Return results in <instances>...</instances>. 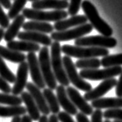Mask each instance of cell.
<instances>
[{
  "label": "cell",
  "mask_w": 122,
  "mask_h": 122,
  "mask_svg": "<svg viewBox=\"0 0 122 122\" xmlns=\"http://www.w3.org/2000/svg\"><path fill=\"white\" fill-rule=\"evenodd\" d=\"M117 83V81L114 77L105 80V81L101 82L97 87L88 92H86L83 97L86 101H92L101 98V97L107 94L108 91H110L114 86H116Z\"/></svg>",
  "instance_id": "12"
},
{
  "label": "cell",
  "mask_w": 122,
  "mask_h": 122,
  "mask_svg": "<svg viewBox=\"0 0 122 122\" xmlns=\"http://www.w3.org/2000/svg\"><path fill=\"white\" fill-rule=\"evenodd\" d=\"M25 88H26L27 91L30 94V95L33 97L34 101L36 102L37 107L41 113L43 115H46V116L49 115L50 113V111L47 105L46 100H45L43 92L40 91V89L37 87L33 83L31 82L27 83Z\"/></svg>",
  "instance_id": "14"
},
{
  "label": "cell",
  "mask_w": 122,
  "mask_h": 122,
  "mask_svg": "<svg viewBox=\"0 0 122 122\" xmlns=\"http://www.w3.org/2000/svg\"><path fill=\"white\" fill-rule=\"evenodd\" d=\"M122 72V67L112 66L103 70H82L80 72V76L84 80L90 81H105V80L114 78L116 76L120 75Z\"/></svg>",
  "instance_id": "8"
},
{
  "label": "cell",
  "mask_w": 122,
  "mask_h": 122,
  "mask_svg": "<svg viewBox=\"0 0 122 122\" xmlns=\"http://www.w3.org/2000/svg\"><path fill=\"white\" fill-rule=\"evenodd\" d=\"M0 76L8 83H14L15 81V75L11 71L1 56H0Z\"/></svg>",
  "instance_id": "30"
},
{
  "label": "cell",
  "mask_w": 122,
  "mask_h": 122,
  "mask_svg": "<svg viewBox=\"0 0 122 122\" xmlns=\"http://www.w3.org/2000/svg\"><path fill=\"white\" fill-rule=\"evenodd\" d=\"M104 122H111V121L110 120H109V119H106Z\"/></svg>",
  "instance_id": "47"
},
{
  "label": "cell",
  "mask_w": 122,
  "mask_h": 122,
  "mask_svg": "<svg viewBox=\"0 0 122 122\" xmlns=\"http://www.w3.org/2000/svg\"><path fill=\"white\" fill-rule=\"evenodd\" d=\"M56 97L58 100L59 104L62 107L64 111L70 114L71 116H74L77 114V108H76L72 101H70L65 87L62 85L56 86Z\"/></svg>",
  "instance_id": "16"
},
{
  "label": "cell",
  "mask_w": 122,
  "mask_h": 122,
  "mask_svg": "<svg viewBox=\"0 0 122 122\" xmlns=\"http://www.w3.org/2000/svg\"><path fill=\"white\" fill-rule=\"evenodd\" d=\"M103 112L101 110L96 109L91 114V122H104L102 121Z\"/></svg>",
  "instance_id": "37"
},
{
  "label": "cell",
  "mask_w": 122,
  "mask_h": 122,
  "mask_svg": "<svg viewBox=\"0 0 122 122\" xmlns=\"http://www.w3.org/2000/svg\"><path fill=\"white\" fill-rule=\"evenodd\" d=\"M70 3L66 0H39L32 3L34 9L42 10L46 9H52L55 10H63L69 7Z\"/></svg>",
  "instance_id": "18"
},
{
  "label": "cell",
  "mask_w": 122,
  "mask_h": 122,
  "mask_svg": "<svg viewBox=\"0 0 122 122\" xmlns=\"http://www.w3.org/2000/svg\"><path fill=\"white\" fill-rule=\"evenodd\" d=\"M76 67L82 70H95L101 66V60L97 58L80 59L75 63Z\"/></svg>",
  "instance_id": "27"
},
{
  "label": "cell",
  "mask_w": 122,
  "mask_h": 122,
  "mask_svg": "<svg viewBox=\"0 0 122 122\" xmlns=\"http://www.w3.org/2000/svg\"><path fill=\"white\" fill-rule=\"evenodd\" d=\"M20 95L22 103H24L25 105V109L29 113V116L34 121H39L40 117H41L40 111L37 107L36 102L34 101L33 97L28 91H23Z\"/></svg>",
  "instance_id": "20"
},
{
  "label": "cell",
  "mask_w": 122,
  "mask_h": 122,
  "mask_svg": "<svg viewBox=\"0 0 122 122\" xmlns=\"http://www.w3.org/2000/svg\"><path fill=\"white\" fill-rule=\"evenodd\" d=\"M76 119L77 122H90L89 119L87 118V117H86V115L83 114L81 112L76 114Z\"/></svg>",
  "instance_id": "39"
},
{
  "label": "cell",
  "mask_w": 122,
  "mask_h": 122,
  "mask_svg": "<svg viewBox=\"0 0 122 122\" xmlns=\"http://www.w3.org/2000/svg\"><path fill=\"white\" fill-rule=\"evenodd\" d=\"M91 24L86 23L79 26H76L72 30H67L64 31H56L53 32L51 33L50 38L54 41L62 42V41H69L72 40H76L81 38L85 35L90 33L93 30Z\"/></svg>",
  "instance_id": "7"
},
{
  "label": "cell",
  "mask_w": 122,
  "mask_h": 122,
  "mask_svg": "<svg viewBox=\"0 0 122 122\" xmlns=\"http://www.w3.org/2000/svg\"><path fill=\"white\" fill-rule=\"evenodd\" d=\"M33 120L31 119V117L29 115L25 114L21 117V122H32Z\"/></svg>",
  "instance_id": "41"
},
{
  "label": "cell",
  "mask_w": 122,
  "mask_h": 122,
  "mask_svg": "<svg viewBox=\"0 0 122 122\" xmlns=\"http://www.w3.org/2000/svg\"><path fill=\"white\" fill-rule=\"evenodd\" d=\"M86 22H87V19L85 15H76L67 20H62L56 22L53 25V28L56 31H64L67 30L69 28L86 24Z\"/></svg>",
  "instance_id": "17"
},
{
  "label": "cell",
  "mask_w": 122,
  "mask_h": 122,
  "mask_svg": "<svg viewBox=\"0 0 122 122\" xmlns=\"http://www.w3.org/2000/svg\"><path fill=\"white\" fill-rule=\"evenodd\" d=\"M26 109L22 106H1L0 105V117H14L23 116L26 113Z\"/></svg>",
  "instance_id": "25"
},
{
  "label": "cell",
  "mask_w": 122,
  "mask_h": 122,
  "mask_svg": "<svg viewBox=\"0 0 122 122\" xmlns=\"http://www.w3.org/2000/svg\"><path fill=\"white\" fill-rule=\"evenodd\" d=\"M38 60H39L41 73L46 86H47L49 89L52 90V91L56 90L57 83L53 71L52 66H51L50 50L47 46H43L40 49Z\"/></svg>",
  "instance_id": "4"
},
{
  "label": "cell",
  "mask_w": 122,
  "mask_h": 122,
  "mask_svg": "<svg viewBox=\"0 0 122 122\" xmlns=\"http://www.w3.org/2000/svg\"><path fill=\"white\" fill-rule=\"evenodd\" d=\"M117 40L111 36H91L81 37L75 40V46L86 47H100V48H114L117 46Z\"/></svg>",
  "instance_id": "9"
},
{
  "label": "cell",
  "mask_w": 122,
  "mask_h": 122,
  "mask_svg": "<svg viewBox=\"0 0 122 122\" xmlns=\"http://www.w3.org/2000/svg\"><path fill=\"white\" fill-rule=\"evenodd\" d=\"M0 91H2L5 94H9L12 92V87L9 84L7 81H5L4 79H2L0 76Z\"/></svg>",
  "instance_id": "36"
},
{
  "label": "cell",
  "mask_w": 122,
  "mask_h": 122,
  "mask_svg": "<svg viewBox=\"0 0 122 122\" xmlns=\"http://www.w3.org/2000/svg\"><path fill=\"white\" fill-rule=\"evenodd\" d=\"M113 122H122V121H117V120H115L114 121H113Z\"/></svg>",
  "instance_id": "48"
},
{
  "label": "cell",
  "mask_w": 122,
  "mask_h": 122,
  "mask_svg": "<svg viewBox=\"0 0 122 122\" xmlns=\"http://www.w3.org/2000/svg\"><path fill=\"white\" fill-rule=\"evenodd\" d=\"M0 56L2 59L15 63H21L26 59V56L22 53L9 50V48L3 46H0Z\"/></svg>",
  "instance_id": "24"
},
{
  "label": "cell",
  "mask_w": 122,
  "mask_h": 122,
  "mask_svg": "<svg viewBox=\"0 0 122 122\" xmlns=\"http://www.w3.org/2000/svg\"><path fill=\"white\" fill-rule=\"evenodd\" d=\"M85 16L90 21L93 27H94L99 33L104 36H111L113 34V30L104 20L100 17L96 7L88 0H84L81 3Z\"/></svg>",
  "instance_id": "1"
},
{
  "label": "cell",
  "mask_w": 122,
  "mask_h": 122,
  "mask_svg": "<svg viewBox=\"0 0 122 122\" xmlns=\"http://www.w3.org/2000/svg\"><path fill=\"white\" fill-rule=\"evenodd\" d=\"M63 63L64 69L66 70V76L70 82L74 85L77 89L82 91L88 92L92 90L91 83L85 81L76 71V67L70 56H64L63 57Z\"/></svg>",
  "instance_id": "6"
},
{
  "label": "cell",
  "mask_w": 122,
  "mask_h": 122,
  "mask_svg": "<svg viewBox=\"0 0 122 122\" xmlns=\"http://www.w3.org/2000/svg\"><path fill=\"white\" fill-rule=\"evenodd\" d=\"M9 25V19L3 11L2 5L0 4V26L2 29L8 28Z\"/></svg>",
  "instance_id": "34"
},
{
  "label": "cell",
  "mask_w": 122,
  "mask_h": 122,
  "mask_svg": "<svg viewBox=\"0 0 122 122\" xmlns=\"http://www.w3.org/2000/svg\"><path fill=\"white\" fill-rule=\"evenodd\" d=\"M24 22L25 17L23 15H19L16 18H15L5 32L4 37H3L5 41L9 43V42L13 40L20 33V30L21 27H22Z\"/></svg>",
  "instance_id": "22"
},
{
  "label": "cell",
  "mask_w": 122,
  "mask_h": 122,
  "mask_svg": "<svg viewBox=\"0 0 122 122\" xmlns=\"http://www.w3.org/2000/svg\"><path fill=\"white\" fill-rule=\"evenodd\" d=\"M19 40L28 41L31 43H37V44H43L44 46H49L52 44V39L48 36L46 34L38 33V32L33 31H24L20 32L18 34Z\"/></svg>",
  "instance_id": "15"
},
{
  "label": "cell",
  "mask_w": 122,
  "mask_h": 122,
  "mask_svg": "<svg viewBox=\"0 0 122 122\" xmlns=\"http://www.w3.org/2000/svg\"><path fill=\"white\" fill-rule=\"evenodd\" d=\"M4 33H5L4 29L0 28V42H1V40L3 39V37H4Z\"/></svg>",
  "instance_id": "45"
},
{
  "label": "cell",
  "mask_w": 122,
  "mask_h": 122,
  "mask_svg": "<svg viewBox=\"0 0 122 122\" xmlns=\"http://www.w3.org/2000/svg\"><path fill=\"white\" fill-rule=\"evenodd\" d=\"M115 92H116V95L117 96V97H122V72L120 74L119 80L117 81Z\"/></svg>",
  "instance_id": "38"
},
{
  "label": "cell",
  "mask_w": 122,
  "mask_h": 122,
  "mask_svg": "<svg viewBox=\"0 0 122 122\" xmlns=\"http://www.w3.org/2000/svg\"><path fill=\"white\" fill-rule=\"evenodd\" d=\"M29 74V66L27 62H22L20 63L18 66L16 76H15V81L14 85L12 88V94L19 96L23 92L25 86L27 84V79Z\"/></svg>",
  "instance_id": "13"
},
{
  "label": "cell",
  "mask_w": 122,
  "mask_h": 122,
  "mask_svg": "<svg viewBox=\"0 0 122 122\" xmlns=\"http://www.w3.org/2000/svg\"><path fill=\"white\" fill-rule=\"evenodd\" d=\"M102 66L105 68L112 66H118L122 65V53L115 54V55H107L104 56L101 60Z\"/></svg>",
  "instance_id": "28"
},
{
  "label": "cell",
  "mask_w": 122,
  "mask_h": 122,
  "mask_svg": "<svg viewBox=\"0 0 122 122\" xmlns=\"http://www.w3.org/2000/svg\"><path fill=\"white\" fill-rule=\"evenodd\" d=\"M61 52L70 57L79 59L96 58L97 56H106L109 55V50L100 47H86L71 45H63L61 46Z\"/></svg>",
  "instance_id": "3"
},
{
  "label": "cell",
  "mask_w": 122,
  "mask_h": 122,
  "mask_svg": "<svg viewBox=\"0 0 122 122\" xmlns=\"http://www.w3.org/2000/svg\"><path fill=\"white\" fill-rule=\"evenodd\" d=\"M51 66L55 76L56 80L60 85L63 86H68L70 85V81L66 76V70L64 69L63 58L61 56V46L59 42L54 41L51 44Z\"/></svg>",
  "instance_id": "2"
},
{
  "label": "cell",
  "mask_w": 122,
  "mask_h": 122,
  "mask_svg": "<svg viewBox=\"0 0 122 122\" xmlns=\"http://www.w3.org/2000/svg\"><path fill=\"white\" fill-rule=\"evenodd\" d=\"M82 0H70V3L68 7V14L71 16L76 15L80 10V7L81 5Z\"/></svg>",
  "instance_id": "33"
},
{
  "label": "cell",
  "mask_w": 122,
  "mask_h": 122,
  "mask_svg": "<svg viewBox=\"0 0 122 122\" xmlns=\"http://www.w3.org/2000/svg\"><path fill=\"white\" fill-rule=\"evenodd\" d=\"M66 91L70 101H72V103L78 110L81 111V113L86 115V116L91 115L93 114L94 108L92 107L91 104H88L87 101L84 99V97H82L77 90H76L73 86H68L66 89Z\"/></svg>",
  "instance_id": "11"
},
{
  "label": "cell",
  "mask_w": 122,
  "mask_h": 122,
  "mask_svg": "<svg viewBox=\"0 0 122 122\" xmlns=\"http://www.w3.org/2000/svg\"><path fill=\"white\" fill-rule=\"evenodd\" d=\"M26 60L29 66V72L31 75L33 83L40 89H44L46 83L42 75L39 60L37 59L36 55L35 53H29L26 56Z\"/></svg>",
  "instance_id": "10"
},
{
  "label": "cell",
  "mask_w": 122,
  "mask_h": 122,
  "mask_svg": "<svg viewBox=\"0 0 122 122\" xmlns=\"http://www.w3.org/2000/svg\"><path fill=\"white\" fill-rule=\"evenodd\" d=\"M38 121L39 122H49V118H48L47 116H46V115H43V116H41L40 117V119Z\"/></svg>",
  "instance_id": "43"
},
{
  "label": "cell",
  "mask_w": 122,
  "mask_h": 122,
  "mask_svg": "<svg viewBox=\"0 0 122 122\" xmlns=\"http://www.w3.org/2000/svg\"><path fill=\"white\" fill-rule=\"evenodd\" d=\"M27 2V0H14L13 3L9 9L8 17L9 20H14L20 14V12L23 10V7Z\"/></svg>",
  "instance_id": "31"
},
{
  "label": "cell",
  "mask_w": 122,
  "mask_h": 122,
  "mask_svg": "<svg viewBox=\"0 0 122 122\" xmlns=\"http://www.w3.org/2000/svg\"><path fill=\"white\" fill-rule=\"evenodd\" d=\"M43 94L50 112H52L53 114H58L60 107L56 96L53 94V91L49 88H44Z\"/></svg>",
  "instance_id": "26"
},
{
  "label": "cell",
  "mask_w": 122,
  "mask_h": 122,
  "mask_svg": "<svg viewBox=\"0 0 122 122\" xmlns=\"http://www.w3.org/2000/svg\"><path fill=\"white\" fill-rule=\"evenodd\" d=\"M0 4L6 9H9L12 5L11 0H0Z\"/></svg>",
  "instance_id": "40"
},
{
  "label": "cell",
  "mask_w": 122,
  "mask_h": 122,
  "mask_svg": "<svg viewBox=\"0 0 122 122\" xmlns=\"http://www.w3.org/2000/svg\"><path fill=\"white\" fill-rule=\"evenodd\" d=\"M103 117L106 119H111L113 118L117 121H122V108H115L106 110L103 113Z\"/></svg>",
  "instance_id": "32"
},
{
  "label": "cell",
  "mask_w": 122,
  "mask_h": 122,
  "mask_svg": "<svg viewBox=\"0 0 122 122\" xmlns=\"http://www.w3.org/2000/svg\"><path fill=\"white\" fill-rule=\"evenodd\" d=\"M49 122H59L58 118L56 114H51L49 117Z\"/></svg>",
  "instance_id": "42"
},
{
  "label": "cell",
  "mask_w": 122,
  "mask_h": 122,
  "mask_svg": "<svg viewBox=\"0 0 122 122\" xmlns=\"http://www.w3.org/2000/svg\"><path fill=\"white\" fill-rule=\"evenodd\" d=\"M22 15L25 18L33 21L40 22H57L65 19L68 16V12L64 10H53L46 12L38 10V9L25 8L22 10Z\"/></svg>",
  "instance_id": "5"
},
{
  "label": "cell",
  "mask_w": 122,
  "mask_h": 122,
  "mask_svg": "<svg viewBox=\"0 0 122 122\" xmlns=\"http://www.w3.org/2000/svg\"><path fill=\"white\" fill-rule=\"evenodd\" d=\"M11 122H21V117L20 116H17V117H12Z\"/></svg>",
  "instance_id": "44"
},
{
  "label": "cell",
  "mask_w": 122,
  "mask_h": 122,
  "mask_svg": "<svg viewBox=\"0 0 122 122\" xmlns=\"http://www.w3.org/2000/svg\"><path fill=\"white\" fill-rule=\"evenodd\" d=\"M91 106L99 110L122 108V97H101L92 101Z\"/></svg>",
  "instance_id": "19"
},
{
  "label": "cell",
  "mask_w": 122,
  "mask_h": 122,
  "mask_svg": "<svg viewBox=\"0 0 122 122\" xmlns=\"http://www.w3.org/2000/svg\"><path fill=\"white\" fill-rule=\"evenodd\" d=\"M27 1H30V2H36V1H39V0H27Z\"/></svg>",
  "instance_id": "46"
},
{
  "label": "cell",
  "mask_w": 122,
  "mask_h": 122,
  "mask_svg": "<svg viewBox=\"0 0 122 122\" xmlns=\"http://www.w3.org/2000/svg\"><path fill=\"white\" fill-rule=\"evenodd\" d=\"M7 48L9 50L17 51V52H28V53H36L40 50V44L31 43L28 41H15L12 40L7 43Z\"/></svg>",
  "instance_id": "21"
},
{
  "label": "cell",
  "mask_w": 122,
  "mask_h": 122,
  "mask_svg": "<svg viewBox=\"0 0 122 122\" xmlns=\"http://www.w3.org/2000/svg\"><path fill=\"white\" fill-rule=\"evenodd\" d=\"M57 118L60 122H75L71 115L65 111H60L57 114Z\"/></svg>",
  "instance_id": "35"
},
{
  "label": "cell",
  "mask_w": 122,
  "mask_h": 122,
  "mask_svg": "<svg viewBox=\"0 0 122 122\" xmlns=\"http://www.w3.org/2000/svg\"><path fill=\"white\" fill-rule=\"evenodd\" d=\"M22 29L25 31H33L42 33H52L53 32V25L46 22L40 21H29L24 22Z\"/></svg>",
  "instance_id": "23"
},
{
  "label": "cell",
  "mask_w": 122,
  "mask_h": 122,
  "mask_svg": "<svg viewBox=\"0 0 122 122\" xmlns=\"http://www.w3.org/2000/svg\"><path fill=\"white\" fill-rule=\"evenodd\" d=\"M0 104L9 106H20L22 104V101L19 96L0 93Z\"/></svg>",
  "instance_id": "29"
},
{
  "label": "cell",
  "mask_w": 122,
  "mask_h": 122,
  "mask_svg": "<svg viewBox=\"0 0 122 122\" xmlns=\"http://www.w3.org/2000/svg\"><path fill=\"white\" fill-rule=\"evenodd\" d=\"M66 1H67V0H66Z\"/></svg>",
  "instance_id": "49"
}]
</instances>
